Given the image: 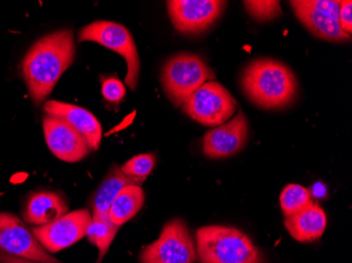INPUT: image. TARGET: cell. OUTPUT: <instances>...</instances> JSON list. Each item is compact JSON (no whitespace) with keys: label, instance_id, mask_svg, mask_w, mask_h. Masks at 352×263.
<instances>
[{"label":"cell","instance_id":"ffe728a7","mask_svg":"<svg viewBox=\"0 0 352 263\" xmlns=\"http://www.w3.org/2000/svg\"><path fill=\"white\" fill-rule=\"evenodd\" d=\"M280 207L284 216L290 217L314 205L311 194L306 187L298 185H288L280 196Z\"/></svg>","mask_w":352,"mask_h":263},{"label":"cell","instance_id":"d4e9b609","mask_svg":"<svg viewBox=\"0 0 352 263\" xmlns=\"http://www.w3.org/2000/svg\"><path fill=\"white\" fill-rule=\"evenodd\" d=\"M339 23L346 34L351 36L352 32V1H341L340 8Z\"/></svg>","mask_w":352,"mask_h":263},{"label":"cell","instance_id":"8992f818","mask_svg":"<svg viewBox=\"0 0 352 263\" xmlns=\"http://www.w3.org/2000/svg\"><path fill=\"white\" fill-rule=\"evenodd\" d=\"M236 104L230 92L213 80L197 89L184 104L183 110L192 119L203 126H217L232 117Z\"/></svg>","mask_w":352,"mask_h":263},{"label":"cell","instance_id":"e0dca14e","mask_svg":"<svg viewBox=\"0 0 352 263\" xmlns=\"http://www.w3.org/2000/svg\"><path fill=\"white\" fill-rule=\"evenodd\" d=\"M145 203V192L140 185H130L118 193L109 209L111 222L120 227L133 218Z\"/></svg>","mask_w":352,"mask_h":263},{"label":"cell","instance_id":"484cf974","mask_svg":"<svg viewBox=\"0 0 352 263\" xmlns=\"http://www.w3.org/2000/svg\"><path fill=\"white\" fill-rule=\"evenodd\" d=\"M0 263H41L37 261L28 260V259L19 258L12 256L5 252H0Z\"/></svg>","mask_w":352,"mask_h":263},{"label":"cell","instance_id":"277c9868","mask_svg":"<svg viewBox=\"0 0 352 263\" xmlns=\"http://www.w3.org/2000/svg\"><path fill=\"white\" fill-rule=\"evenodd\" d=\"M214 79L212 69L199 55L189 53L170 58L162 72L164 90L176 106H183L197 89Z\"/></svg>","mask_w":352,"mask_h":263},{"label":"cell","instance_id":"7402d4cb","mask_svg":"<svg viewBox=\"0 0 352 263\" xmlns=\"http://www.w3.org/2000/svg\"><path fill=\"white\" fill-rule=\"evenodd\" d=\"M245 8L258 21H271L282 15L280 1H244Z\"/></svg>","mask_w":352,"mask_h":263},{"label":"cell","instance_id":"52a82bcc","mask_svg":"<svg viewBox=\"0 0 352 263\" xmlns=\"http://www.w3.org/2000/svg\"><path fill=\"white\" fill-rule=\"evenodd\" d=\"M197 249L185 221L176 218L166 223L157 240L146 247L140 263H195Z\"/></svg>","mask_w":352,"mask_h":263},{"label":"cell","instance_id":"30bf717a","mask_svg":"<svg viewBox=\"0 0 352 263\" xmlns=\"http://www.w3.org/2000/svg\"><path fill=\"white\" fill-rule=\"evenodd\" d=\"M226 1L219 0H170L168 13L174 27L184 34H197L215 23Z\"/></svg>","mask_w":352,"mask_h":263},{"label":"cell","instance_id":"cb8c5ba5","mask_svg":"<svg viewBox=\"0 0 352 263\" xmlns=\"http://www.w3.org/2000/svg\"><path fill=\"white\" fill-rule=\"evenodd\" d=\"M302 3L310 9L328 14L339 21L340 8H341L340 0H304Z\"/></svg>","mask_w":352,"mask_h":263},{"label":"cell","instance_id":"5b68a950","mask_svg":"<svg viewBox=\"0 0 352 263\" xmlns=\"http://www.w3.org/2000/svg\"><path fill=\"white\" fill-rule=\"evenodd\" d=\"M78 41H93L122 55L126 62V84L132 91L138 87L140 63L138 47L129 30L113 21H98L82 27Z\"/></svg>","mask_w":352,"mask_h":263},{"label":"cell","instance_id":"603a6c76","mask_svg":"<svg viewBox=\"0 0 352 263\" xmlns=\"http://www.w3.org/2000/svg\"><path fill=\"white\" fill-rule=\"evenodd\" d=\"M102 93L107 102L118 104L126 96V88L120 79L109 77L102 80Z\"/></svg>","mask_w":352,"mask_h":263},{"label":"cell","instance_id":"7a4b0ae2","mask_svg":"<svg viewBox=\"0 0 352 263\" xmlns=\"http://www.w3.org/2000/svg\"><path fill=\"white\" fill-rule=\"evenodd\" d=\"M241 82L250 102L267 110L289 106L298 92V81L292 71L274 59H256L249 63Z\"/></svg>","mask_w":352,"mask_h":263},{"label":"cell","instance_id":"2e32d148","mask_svg":"<svg viewBox=\"0 0 352 263\" xmlns=\"http://www.w3.org/2000/svg\"><path fill=\"white\" fill-rule=\"evenodd\" d=\"M326 225L325 211L316 203L285 219L287 231L298 242H312L321 238L325 232Z\"/></svg>","mask_w":352,"mask_h":263},{"label":"cell","instance_id":"ba28073f","mask_svg":"<svg viewBox=\"0 0 352 263\" xmlns=\"http://www.w3.org/2000/svg\"><path fill=\"white\" fill-rule=\"evenodd\" d=\"M0 250L28 260L60 263L43 248L21 218L6 211L0 213Z\"/></svg>","mask_w":352,"mask_h":263},{"label":"cell","instance_id":"6da1fadb","mask_svg":"<svg viewBox=\"0 0 352 263\" xmlns=\"http://www.w3.org/2000/svg\"><path fill=\"white\" fill-rule=\"evenodd\" d=\"M74 34L61 30L45 35L28 51L23 60V75L35 104L45 102L61 75L75 58Z\"/></svg>","mask_w":352,"mask_h":263},{"label":"cell","instance_id":"5bb4252c","mask_svg":"<svg viewBox=\"0 0 352 263\" xmlns=\"http://www.w3.org/2000/svg\"><path fill=\"white\" fill-rule=\"evenodd\" d=\"M69 207L63 196L55 192H37L28 199L23 219L28 225L43 227L68 213Z\"/></svg>","mask_w":352,"mask_h":263},{"label":"cell","instance_id":"d6986e66","mask_svg":"<svg viewBox=\"0 0 352 263\" xmlns=\"http://www.w3.org/2000/svg\"><path fill=\"white\" fill-rule=\"evenodd\" d=\"M118 229L120 227L111 222L108 214H92V221L87 231V237L98 249V260L96 263H102Z\"/></svg>","mask_w":352,"mask_h":263},{"label":"cell","instance_id":"9c48e42d","mask_svg":"<svg viewBox=\"0 0 352 263\" xmlns=\"http://www.w3.org/2000/svg\"><path fill=\"white\" fill-rule=\"evenodd\" d=\"M92 215L88 209H77L43 227L31 229L47 252L57 253L87 236Z\"/></svg>","mask_w":352,"mask_h":263},{"label":"cell","instance_id":"ac0fdd59","mask_svg":"<svg viewBox=\"0 0 352 263\" xmlns=\"http://www.w3.org/2000/svg\"><path fill=\"white\" fill-rule=\"evenodd\" d=\"M140 185L120 171V165H112L108 175L95 193L93 199L92 214H108L111 205L116 196L126 185Z\"/></svg>","mask_w":352,"mask_h":263},{"label":"cell","instance_id":"7c38bea8","mask_svg":"<svg viewBox=\"0 0 352 263\" xmlns=\"http://www.w3.org/2000/svg\"><path fill=\"white\" fill-rule=\"evenodd\" d=\"M248 137V122L242 111L233 119L208 130L204 136L203 152L207 157H229L244 148Z\"/></svg>","mask_w":352,"mask_h":263},{"label":"cell","instance_id":"3957f363","mask_svg":"<svg viewBox=\"0 0 352 263\" xmlns=\"http://www.w3.org/2000/svg\"><path fill=\"white\" fill-rule=\"evenodd\" d=\"M199 263H263L262 253L239 229L226 225H207L197 232Z\"/></svg>","mask_w":352,"mask_h":263},{"label":"cell","instance_id":"44dd1931","mask_svg":"<svg viewBox=\"0 0 352 263\" xmlns=\"http://www.w3.org/2000/svg\"><path fill=\"white\" fill-rule=\"evenodd\" d=\"M155 162V156L152 154H140L120 165V171L131 179L135 180L142 187L148 176L153 171Z\"/></svg>","mask_w":352,"mask_h":263},{"label":"cell","instance_id":"4fadbf2b","mask_svg":"<svg viewBox=\"0 0 352 263\" xmlns=\"http://www.w3.org/2000/svg\"><path fill=\"white\" fill-rule=\"evenodd\" d=\"M43 112L47 116L57 118L70 124L86 139L90 150H98L102 142V124L92 113L82 106L66 102L50 100L43 106Z\"/></svg>","mask_w":352,"mask_h":263},{"label":"cell","instance_id":"8fae6325","mask_svg":"<svg viewBox=\"0 0 352 263\" xmlns=\"http://www.w3.org/2000/svg\"><path fill=\"white\" fill-rule=\"evenodd\" d=\"M43 126L47 146L58 159L78 162L90 152L86 139L67 122L45 115Z\"/></svg>","mask_w":352,"mask_h":263},{"label":"cell","instance_id":"9a60e30c","mask_svg":"<svg viewBox=\"0 0 352 263\" xmlns=\"http://www.w3.org/2000/svg\"><path fill=\"white\" fill-rule=\"evenodd\" d=\"M290 3L298 21L318 38L331 43H345L351 39V36L342 30L339 21L332 16L310 9L300 0L290 1Z\"/></svg>","mask_w":352,"mask_h":263}]
</instances>
